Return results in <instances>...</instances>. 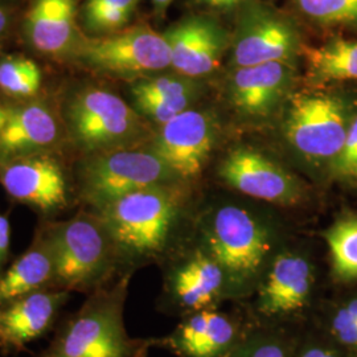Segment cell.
I'll use <instances>...</instances> for the list:
<instances>
[{"label": "cell", "instance_id": "cell-1", "mask_svg": "<svg viewBox=\"0 0 357 357\" xmlns=\"http://www.w3.org/2000/svg\"><path fill=\"white\" fill-rule=\"evenodd\" d=\"M184 181L131 192L93 211L101 218L128 271L160 264L176 246L188 208Z\"/></svg>", "mask_w": 357, "mask_h": 357}, {"label": "cell", "instance_id": "cell-2", "mask_svg": "<svg viewBox=\"0 0 357 357\" xmlns=\"http://www.w3.org/2000/svg\"><path fill=\"white\" fill-rule=\"evenodd\" d=\"M196 238L229 278L233 303L246 302L282 243L273 222L255 209L220 203L202 213Z\"/></svg>", "mask_w": 357, "mask_h": 357}, {"label": "cell", "instance_id": "cell-3", "mask_svg": "<svg viewBox=\"0 0 357 357\" xmlns=\"http://www.w3.org/2000/svg\"><path fill=\"white\" fill-rule=\"evenodd\" d=\"M132 274L126 273L88 295L35 357H147L153 348H159V337L138 339L126 331L123 312Z\"/></svg>", "mask_w": 357, "mask_h": 357}, {"label": "cell", "instance_id": "cell-4", "mask_svg": "<svg viewBox=\"0 0 357 357\" xmlns=\"http://www.w3.org/2000/svg\"><path fill=\"white\" fill-rule=\"evenodd\" d=\"M56 259V289L85 295L128 271L101 218L84 209L66 221L47 220Z\"/></svg>", "mask_w": 357, "mask_h": 357}, {"label": "cell", "instance_id": "cell-5", "mask_svg": "<svg viewBox=\"0 0 357 357\" xmlns=\"http://www.w3.org/2000/svg\"><path fill=\"white\" fill-rule=\"evenodd\" d=\"M61 116L66 137L86 155L134 147L149 135L147 119L114 91L101 86L70 91Z\"/></svg>", "mask_w": 357, "mask_h": 357}, {"label": "cell", "instance_id": "cell-6", "mask_svg": "<svg viewBox=\"0 0 357 357\" xmlns=\"http://www.w3.org/2000/svg\"><path fill=\"white\" fill-rule=\"evenodd\" d=\"M317 289L318 270L312 258L283 243L243 306L255 324L301 328L314 308Z\"/></svg>", "mask_w": 357, "mask_h": 357}, {"label": "cell", "instance_id": "cell-7", "mask_svg": "<svg viewBox=\"0 0 357 357\" xmlns=\"http://www.w3.org/2000/svg\"><path fill=\"white\" fill-rule=\"evenodd\" d=\"M181 181L151 149L125 147L86 155L78 168L77 200L96 211L131 192Z\"/></svg>", "mask_w": 357, "mask_h": 357}, {"label": "cell", "instance_id": "cell-8", "mask_svg": "<svg viewBox=\"0 0 357 357\" xmlns=\"http://www.w3.org/2000/svg\"><path fill=\"white\" fill-rule=\"evenodd\" d=\"M160 265L163 281L158 308L167 315L183 318L222 307L227 302L233 303L225 270L196 237L192 245L176 246Z\"/></svg>", "mask_w": 357, "mask_h": 357}, {"label": "cell", "instance_id": "cell-9", "mask_svg": "<svg viewBox=\"0 0 357 357\" xmlns=\"http://www.w3.org/2000/svg\"><path fill=\"white\" fill-rule=\"evenodd\" d=\"M72 63L100 75L144 78L171 68V52L163 33L138 24L107 36H86Z\"/></svg>", "mask_w": 357, "mask_h": 357}, {"label": "cell", "instance_id": "cell-10", "mask_svg": "<svg viewBox=\"0 0 357 357\" xmlns=\"http://www.w3.org/2000/svg\"><path fill=\"white\" fill-rule=\"evenodd\" d=\"M349 119L340 97L323 93L295 94L284 118V135L296 153L312 163L336 159Z\"/></svg>", "mask_w": 357, "mask_h": 357}, {"label": "cell", "instance_id": "cell-11", "mask_svg": "<svg viewBox=\"0 0 357 357\" xmlns=\"http://www.w3.org/2000/svg\"><path fill=\"white\" fill-rule=\"evenodd\" d=\"M302 48L298 26L284 13L259 0H246L240 7L231 44L234 68L275 61L291 64Z\"/></svg>", "mask_w": 357, "mask_h": 357}, {"label": "cell", "instance_id": "cell-12", "mask_svg": "<svg viewBox=\"0 0 357 357\" xmlns=\"http://www.w3.org/2000/svg\"><path fill=\"white\" fill-rule=\"evenodd\" d=\"M237 305V310L206 308L180 318L174 331L159 337V348L178 357H229L255 324L243 303Z\"/></svg>", "mask_w": 357, "mask_h": 357}, {"label": "cell", "instance_id": "cell-13", "mask_svg": "<svg viewBox=\"0 0 357 357\" xmlns=\"http://www.w3.org/2000/svg\"><path fill=\"white\" fill-rule=\"evenodd\" d=\"M0 184L13 200L45 217L64 212L77 199L76 185L61 163L50 153L24 156L1 165Z\"/></svg>", "mask_w": 357, "mask_h": 357}, {"label": "cell", "instance_id": "cell-14", "mask_svg": "<svg viewBox=\"0 0 357 357\" xmlns=\"http://www.w3.org/2000/svg\"><path fill=\"white\" fill-rule=\"evenodd\" d=\"M218 175L230 188L268 204L296 206L307 199L306 185L301 178L252 149L230 151Z\"/></svg>", "mask_w": 357, "mask_h": 357}, {"label": "cell", "instance_id": "cell-15", "mask_svg": "<svg viewBox=\"0 0 357 357\" xmlns=\"http://www.w3.org/2000/svg\"><path fill=\"white\" fill-rule=\"evenodd\" d=\"M82 0H26L19 33L40 56L72 61L86 38L79 24Z\"/></svg>", "mask_w": 357, "mask_h": 357}, {"label": "cell", "instance_id": "cell-16", "mask_svg": "<svg viewBox=\"0 0 357 357\" xmlns=\"http://www.w3.org/2000/svg\"><path fill=\"white\" fill-rule=\"evenodd\" d=\"M216 141V125L209 113L188 109L160 125L150 149L181 181L202 175Z\"/></svg>", "mask_w": 357, "mask_h": 357}, {"label": "cell", "instance_id": "cell-17", "mask_svg": "<svg viewBox=\"0 0 357 357\" xmlns=\"http://www.w3.org/2000/svg\"><path fill=\"white\" fill-rule=\"evenodd\" d=\"M171 52V68L180 76L196 78L217 70L229 45L228 32L206 15L187 16L163 32Z\"/></svg>", "mask_w": 357, "mask_h": 357}, {"label": "cell", "instance_id": "cell-18", "mask_svg": "<svg viewBox=\"0 0 357 357\" xmlns=\"http://www.w3.org/2000/svg\"><path fill=\"white\" fill-rule=\"evenodd\" d=\"M66 137L64 121L50 103L26 101L11 109L0 131V165L52 151Z\"/></svg>", "mask_w": 357, "mask_h": 357}, {"label": "cell", "instance_id": "cell-19", "mask_svg": "<svg viewBox=\"0 0 357 357\" xmlns=\"http://www.w3.org/2000/svg\"><path fill=\"white\" fill-rule=\"evenodd\" d=\"M70 294L50 289L29 294L0 306V351L3 355L17 354L51 331L57 323Z\"/></svg>", "mask_w": 357, "mask_h": 357}, {"label": "cell", "instance_id": "cell-20", "mask_svg": "<svg viewBox=\"0 0 357 357\" xmlns=\"http://www.w3.org/2000/svg\"><path fill=\"white\" fill-rule=\"evenodd\" d=\"M293 82V66L266 63L236 68L229 78V98L245 116L266 118L287 96Z\"/></svg>", "mask_w": 357, "mask_h": 357}, {"label": "cell", "instance_id": "cell-21", "mask_svg": "<svg viewBox=\"0 0 357 357\" xmlns=\"http://www.w3.org/2000/svg\"><path fill=\"white\" fill-rule=\"evenodd\" d=\"M50 289H56V259L47 220H44L31 246L0 275V306Z\"/></svg>", "mask_w": 357, "mask_h": 357}, {"label": "cell", "instance_id": "cell-22", "mask_svg": "<svg viewBox=\"0 0 357 357\" xmlns=\"http://www.w3.org/2000/svg\"><path fill=\"white\" fill-rule=\"evenodd\" d=\"M134 109L158 125H163L188 110L197 88L188 77L150 76L139 78L131 88Z\"/></svg>", "mask_w": 357, "mask_h": 357}, {"label": "cell", "instance_id": "cell-23", "mask_svg": "<svg viewBox=\"0 0 357 357\" xmlns=\"http://www.w3.org/2000/svg\"><path fill=\"white\" fill-rule=\"evenodd\" d=\"M302 53L314 82L357 81V40L335 38L319 47L302 48Z\"/></svg>", "mask_w": 357, "mask_h": 357}, {"label": "cell", "instance_id": "cell-24", "mask_svg": "<svg viewBox=\"0 0 357 357\" xmlns=\"http://www.w3.org/2000/svg\"><path fill=\"white\" fill-rule=\"evenodd\" d=\"M141 0H82L79 24L89 38L116 33L131 23Z\"/></svg>", "mask_w": 357, "mask_h": 357}, {"label": "cell", "instance_id": "cell-25", "mask_svg": "<svg viewBox=\"0 0 357 357\" xmlns=\"http://www.w3.org/2000/svg\"><path fill=\"white\" fill-rule=\"evenodd\" d=\"M323 238L330 252L332 275L340 282L357 281V215L336 220Z\"/></svg>", "mask_w": 357, "mask_h": 357}, {"label": "cell", "instance_id": "cell-26", "mask_svg": "<svg viewBox=\"0 0 357 357\" xmlns=\"http://www.w3.org/2000/svg\"><path fill=\"white\" fill-rule=\"evenodd\" d=\"M301 328L253 324L229 357H294Z\"/></svg>", "mask_w": 357, "mask_h": 357}, {"label": "cell", "instance_id": "cell-27", "mask_svg": "<svg viewBox=\"0 0 357 357\" xmlns=\"http://www.w3.org/2000/svg\"><path fill=\"white\" fill-rule=\"evenodd\" d=\"M43 85V72L36 61L19 54L0 60V91L16 100H31Z\"/></svg>", "mask_w": 357, "mask_h": 357}, {"label": "cell", "instance_id": "cell-28", "mask_svg": "<svg viewBox=\"0 0 357 357\" xmlns=\"http://www.w3.org/2000/svg\"><path fill=\"white\" fill-rule=\"evenodd\" d=\"M307 20L321 26L357 29V0H293Z\"/></svg>", "mask_w": 357, "mask_h": 357}, {"label": "cell", "instance_id": "cell-29", "mask_svg": "<svg viewBox=\"0 0 357 357\" xmlns=\"http://www.w3.org/2000/svg\"><path fill=\"white\" fill-rule=\"evenodd\" d=\"M327 333L333 344L357 356V295L345 299L328 314Z\"/></svg>", "mask_w": 357, "mask_h": 357}, {"label": "cell", "instance_id": "cell-30", "mask_svg": "<svg viewBox=\"0 0 357 357\" xmlns=\"http://www.w3.org/2000/svg\"><path fill=\"white\" fill-rule=\"evenodd\" d=\"M331 166L333 175L337 178L351 176L357 166V115L349 121L343 147Z\"/></svg>", "mask_w": 357, "mask_h": 357}, {"label": "cell", "instance_id": "cell-31", "mask_svg": "<svg viewBox=\"0 0 357 357\" xmlns=\"http://www.w3.org/2000/svg\"><path fill=\"white\" fill-rule=\"evenodd\" d=\"M294 357H343V355L336 345L324 343L302 332Z\"/></svg>", "mask_w": 357, "mask_h": 357}, {"label": "cell", "instance_id": "cell-32", "mask_svg": "<svg viewBox=\"0 0 357 357\" xmlns=\"http://www.w3.org/2000/svg\"><path fill=\"white\" fill-rule=\"evenodd\" d=\"M22 8L0 3V45L19 32Z\"/></svg>", "mask_w": 357, "mask_h": 357}, {"label": "cell", "instance_id": "cell-33", "mask_svg": "<svg viewBox=\"0 0 357 357\" xmlns=\"http://www.w3.org/2000/svg\"><path fill=\"white\" fill-rule=\"evenodd\" d=\"M11 246V224L7 213H0V275L8 262Z\"/></svg>", "mask_w": 357, "mask_h": 357}, {"label": "cell", "instance_id": "cell-34", "mask_svg": "<svg viewBox=\"0 0 357 357\" xmlns=\"http://www.w3.org/2000/svg\"><path fill=\"white\" fill-rule=\"evenodd\" d=\"M197 4L213 11H231L240 8L246 0H195Z\"/></svg>", "mask_w": 357, "mask_h": 357}, {"label": "cell", "instance_id": "cell-35", "mask_svg": "<svg viewBox=\"0 0 357 357\" xmlns=\"http://www.w3.org/2000/svg\"><path fill=\"white\" fill-rule=\"evenodd\" d=\"M151 1H153V13L158 17H163L167 8L172 3V0H151Z\"/></svg>", "mask_w": 357, "mask_h": 357}, {"label": "cell", "instance_id": "cell-36", "mask_svg": "<svg viewBox=\"0 0 357 357\" xmlns=\"http://www.w3.org/2000/svg\"><path fill=\"white\" fill-rule=\"evenodd\" d=\"M11 109L13 107H6V106L0 105V131L7 125L8 118L11 115Z\"/></svg>", "mask_w": 357, "mask_h": 357}, {"label": "cell", "instance_id": "cell-37", "mask_svg": "<svg viewBox=\"0 0 357 357\" xmlns=\"http://www.w3.org/2000/svg\"><path fill=\"white\" fill-rule=\"evenodd\" d=\"M26 0H0V3L3 4H7V6H11V7H17L20 8V6L26 4Z\"/></svg>", "mask_w": 357, "mask_h": 357}, {"label": "cell", "instance_id": "cell-38", "mask_svg": "<svg viewBox=\"0 0 357 357\" xmlns=\"http://www.w3.org/2000/svg\"><path fill=\"white\" fill-rule=\"evenodd\" d=\"M351 176H352V178H357V166L355 167V169L352 171V175H351Z\"/></svg>", "mask_w": 357, "mask_h": 357}]
</instances>
